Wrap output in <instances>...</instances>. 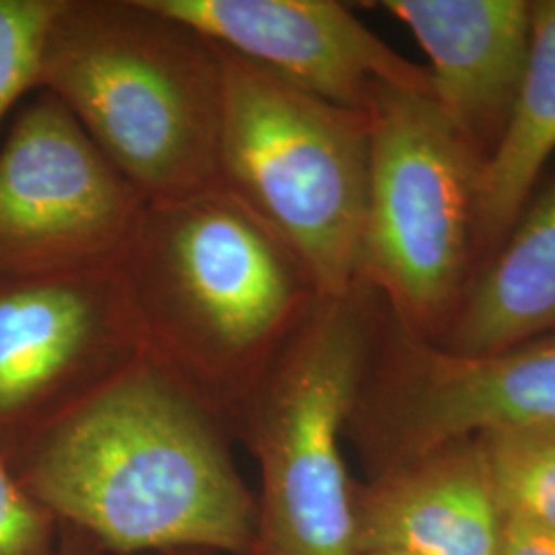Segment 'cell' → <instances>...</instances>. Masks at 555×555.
I'll use <instances>...</instances> for the list:
<instances>
[{"label": "cell", "instance_id": "1", "mask_svg": "<svg viewBox=\"0 0 555 555\" xmlns=\"http://www.w3.org/2000/svg\"><path fill=\"white\" fill-rule=\"evenodd\" d=\"M229 426L146 357L11 465L59 525L105 555H245L258 498Z\"/></svg>", "mask_w": 555, "mask_h": 555}, {"label": "cell", "instance_id": "2", "mask_svg": "<svg viewBox=\"0 0 555 555\" xmlns=\"http://www.w3.org/2000/svg\"><path fill=\"white\" fill-rule=\"evenodd\" d=\"M144 357L229 426L321 295L220 188L146 204L118 261Z\"/></svg>", "mask_w": 555, "mask_h": 555}, {"label": "cell", "instance_id": "3", "mask_svg": "<svg viewBox=\"0 0 555 555\" xmlns=\"http://www.w3.org/2000/svg\"><path fill=\"white\" fill-rule=\"evenodd\" d=\"M40 91L73 114L146 204L219 188L220 48L151 0H64Z\"/></svg>", "mask_w": 555, "mask_h": 555}, {"label": "cell", "instance_id": "4", "mask_svg": "<svg viewBox=\"0 0 555 555\" xmlns=\"http://www.w3.org/2000/svg\"><path fill=\"white\" fill-rule=\"evenodd\" d=\"M383 302L358 282L319 297L233 422L259 467L256 533L245 555H357L344 456Z\"/></svg>", "mask_w": 555, "mask_h": 555}, {"label": "cell", "instance_id": "5", "mask_svg": "<svg viewBox=\"0 0 555 555\" xmlns=\"http://www.w3.org/2000/svg\"><path fill=\"white\" fill-rule=\"evenodd\" d=\"M220 54L217 185L291 249L321 297L348 293L360 282L366 112L309 95L224 48Z\"/></svg>", "mask_w": 555, "mask_h": 555}, {"label": "cell", "instance_id": "6", "mask_svg": "<svg viewBox=\"0 0 555 555\" xmlns=\"http://www.w3.org/2000/svg\"><path fill=\"white\" fill-rule=\"evenodd\" d=\"M364 112L371 155L360 282L405 332L438 341L476 274L486 159L433 91L378 82Z\"/></svg>", "mask_w": 555, "mask_h": 555}, {"label": "cell", "instance_id": "7", "mask_svg": "<svg viewBox=\"0 0 555 555\" xmlns=\"http://www.w3.org/2000/svg\"><path fill=\"white\" fill-rule=\"evenodd\" d=\"M543 424H555V336L456 354L405 332L383 305L346 428L364 477L456 440Z\"/></svg>", "mask_w": 555, "mask_h": 555}, {"label": "cell", "instance_id": "8", "mask_svg": "<svg viewBox=\"0 0 555 555\" xmlns=\"http://www.w3.org/2000/svg\"><path fill=\"white\" fill-rule=\"evenodd\" d=\"M142 357L118 263L0 278V456L11 467Z\"/></svg>", "mask_w": 555, "mask_h": 555}, {"label": "cell", "instance_id": "9", "mask_svg": "<svg viewBox=\"0 0 555 555\" xmlns=\"http://www.w3.org/2000/svg\"><path fill=\"white\" fill-rule=\"evenodd\" d=\"M146 202L48 91L0 144V278L118 263Z\"/></svg>", "mask_w": 555, "mask_h": 555}, {"label": "cell", "instance_id": "10", "mask_svg": "<svg viewBox=\"0 0 555 555\" xmlns=\"http://www.w3.org/2000/svg\"><path fill=\"white\" fill-rule=\"evenodd\" d=\"M206 40L339 107L364 112L378 82L433 91L430 73L397 54L336 0H151Z\"/></svg>", "mask_w": 555, "mask_h": 555}, {"label": "cell", "instance_id": "11", "mask_svg": "<svg viewBox=\"0 0 555 555\" xmlns=\"http://www.w3.org/2000/svg\"><path fill=\"white\" fill-rule=\"evenodd\" d=\"M430 59L440 112L488 160L515 114L531 48V0H383Z\"/></svg>", "mask_w": 555, "mask_h": 555}, {"label": "cell", "instance_id": "12", "mask_svg": "<svg viewBox=\"0 0 555 555\" xmlns=\"http://www.w3.org/2000/svg\"><path fill=\"white\" fill-rule=\"evenodd\" d=\"M352 516L357 555H498L504 529L477 437L357 479Z\"/></svg>", "mask_w": 555, "mask_h": 555}, {"label": "cell", "instance_id": "13", "mask_svg": "<svg viewBox=\"0 0 555 555\" xmlns=\"http://www.w3.org/2000/svg\"><path fill=\"white\" fill-rule=\"evenodd\" d=\"M545 336H555V179L477 268L435 344L456 354H486Z\"/></svg>", "mask_w": 555, "mask_h": 555}, {"label": "cell", "instance_id": "14", "mask_svg": "<svg viewBox=\"0 0 555 555\" xmlns=\"http://www.w3.org/2000/svg\"><path fill=\"white\" fill-rule=\"evenodd\" d=\"M531 48L515 114L481 176L477 268L511 233L555 153V0H531Z\"/></svg>", "mask_w": 555, "mask_h": 555}, {"label": "cell", "instance_id": "15", "mask_svg": "<svg viewBox=\"0 0 555 555\" xmlns=\"http://www.w3.org/2000/svg\"><path fill=\"white\" fill-rule=\"evenodd\" d=\"M498 508L555 535V424L481 435Z\"/></svg>", "mask_w": 555, "mask_h": 555}, {"label": "cell", "instance_id": "16", "mask_svg": "<svg viewBox=\"0 0 555 555\" xmlns=\"http://www.w3.org/2000/svg\"><path fill=\"white\" fill-rule=\"evenodd\" d=\"M64 0H0V126L29 91H40L52 25Z\"/></svg>", "mask_w": 555, "mask_h": 555}, {"label": "cell", "instance_id": "17", "mask_svg": "<svg viewBox=\"0 0 555 555\" xmlns=\"http://www.w3.org/2000/svg\"><path fill=\"white\" fill-rule=\"evenodd\" d=\"M60 525L0 456V555H56Z\"/></svg>", "mask_w": 555, "mask_h": 555}, {"label": "cell", "instance_id": "18", "mask_svg": "<svg viewBox=\"0 0 555 555\" xmlns=\"http://www.w3.org/2000/svg\"><path fill=\"white\" fill-rule=\"evenodd\" d=\"M498 555H555V535L518 520H504Z\"/></svg>", "mask_w": 555, "mask_h": 555}, {"label": "cell", "instance_id": "19", "mask_svg": "<svg viewBox=\"0 0 555 555\" xmlns=\"http://www.w3.org/2000/svg\"><path fill=\"white\" fill-rule=\"evenodd\" d=\"M56 555H105L101 552L100 545L79 529L60 525V541Z\"/></svg>", "mask_w": 555, "mask_h": 555}, {"label": "cell", "instance_id": "20", "mask_svg": "<svg viewBox=\"0 0 555 555\" xmlns=\"http://www.w3.org/2000/svg\"><path fill=\"white\" fill-rule=\"evenodd\" d=\"M165 555H210V554H204V552H171V554H165Z\"/></svg>", "mask_w": 555, "mask_h": 555}, {"label": "cell", "instance_id": "21", "mask_svg": "<svg viewBox=\"0 0 555 555\" xmlns=\"http://www.w3.org/2000/svg\"><path fill=\"white\" fill-rule=\"evenodd\" d=\"M360 555H393V554H360Z\"/></svg>", "mask_w": 555, "mask_h": 555}]
</instances>
